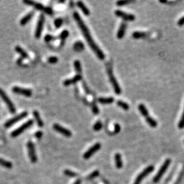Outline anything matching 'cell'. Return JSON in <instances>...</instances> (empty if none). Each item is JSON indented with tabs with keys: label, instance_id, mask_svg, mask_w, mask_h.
<instances>
[{
	"label": "cell",
	"instance_id": "e575fe53",
	"mask_svg": "<svg viewBox=\"0 0 184 184\" xmlns=\"http://www.w3.org/2000/svg\"><path fill=\"white\" fill-rule=\"evenodd\" d=\"M33 8H35L36 10H43L44 11V9H45V6L43 4H41V3H37L36 2L34 6H33Z\"/></svg>",
	"mask_w": 184,
	"mask_h": 184
},
{
	"label": "cell",
	"instance_id": "7402d4cb",
	"mask_svg": "<svg viewBox=\"0 0 184 184\" xmlns=\"http://www.w3.org/2000/svg\"><path fill=\"white\" fill-rule=\"evenodd\" d=\"M139 110L140 113H141V115L144 116V117H145V118L149 117V111H148L147 108L145 107V106L143 105V104H141V105H139Z\"/></svg>",
	"mask_w": 184,
	"mask_h": 184
},
{
	"label": "cell",
	"instance_id": "7bdbcfd3",
	"mask_svg": "<svg viewBox=\"0 0 184 184\" xmlns=\"http://www.w3.org/2000/svg\"><path fill=\"white\" fill-rule=\"evenodd\" d=\"M177 24H178V25H179V26H182L184 25V16L182 18H181L179 21H178Z\"/></svg>",
	"mask_w": 184,
	"mask_h": 184
},
{
	"label": "cell",
	"instance_id": "ab89813d",
	"mask_svg": "<svg viewBox=\"0 0 184 184\" xmlns=\"http://www.w3.org/2000/svg\"><path fill=\"white\" fill-rule=\"evenodd\" d=\"M44 12L48 14V15H52V14H53V10H52V9L49 7H45V9H44Z\"/></svg>",
	"mask_w": 184,
	"mask_h": 184
},
{
	"label": "cell",
	"instance_id": "1f68e13d",
	"mask_svg": "<svg viewBox=\"0 0 184 184\" xmlns=\"http://www.w3.org/2000/svg\"><path fill=\"white\" fill-rule=\"evenodd\" d=\"M178 128H179V129L184 128V110H183V114H182L181 119H180L179 123H178Z\"/></svg>",
	"mask_w": 184,
	"mask_h": 184
},
{
	"label": "cell",
	"instance_id": "484cf974",
	"mask_svg": "<svg viewBox=\"0 0 184 184\" xmlns=\"http://www.w3.org/2000/svg\"><path fill=\"white\" fill-rule=\"evenodd\" d=\"M146 121L147 122L148 124H149L151 128H155L158 125L157 121H155L153 118L149 117V116L146 118Z\"/></svg>",
	"mask_w": 184,
	"mask_h": 184
},
{
	"label": "cell",
	"instance_id": "9a60e30c",
	"mask_svg": "<svg viewBox=\"0 0 184 184\" xmlns=\"http://www.w3.org/2000/svg\"><path fill=\"white\" fill-rule=\"evenodd\" d=\"M126 27H127V24L124 23V22L121 24V25H120V27L117 31V36L118 38L121 39L124 36L125 30H126Z\"/></svg>",
	"mask_w": 184,
	"mask_h": 184
},
{
	"label": "cell",
	"instance_id": "ac0fdd59",
	"mask_svg": "<svg viewBox=\"0 0 184 184\" xmlns=\"http://www.w3.org/2000/svg\"><path fill=\"white\" fill-rule=\"evenodd\" d=\"M115 165L117 169H121L123 167V162L121 159V155L119 153H117L115 155Z\"/></svg>",
	"mask_w": 184,
	"mask_h": 184
},
{
	"label": "cell",
	"instance_id": "ffe728a7",
	"mask_svg": "<svg viewBox=\"0 0 184 184\" xmlns=\"http://www.w3.org/2000/svg\"><path fill=\"white\" fill-rule=\"evenodd\" d=\"M115 101V99L113 97L109 98H100L98 99V102L102 105H110Z\"/></svg>",
	"mask_w": 184,
	"mask_h": 184
},
{
	"label": "cell",
	"instance_id": "83f0119b",
	"mask_svg": "<svg viewBox=\"0 0 184 184\" xmlns=\"http://www.w3.org/2000/svg\"><path fill=\"white\" fill-rule=\"evenodd\" d=\"M74 66H75V69L77 72L79 74V75H81L82 69H81V62L79 61V60H76L74 63Z\"/></svg>",
	"mask_w": 184,
	"mask_h": 184
},
{
	"label": "cell",
	"instance_id": "8fae6325",
	"mask_svg": "<svg viewBox=\"0 0 184 184\" xmlns=\"http://www.w3.org/2000/svg\"><path fill=\"white\" fill-rule=\"evenodd\" d=\"M12 91H13L15 93H16V94L22 95L25 97H31V95H32V91H31V89L17 87V86L14 87L13 89H12Z\"/></svg>",
	"mask_w": 184,
	"mask_h": 184
},
{
	"label": "cell",
	"instance_id": "4316f807",
	"mask_svg": "<svg viewBox=\"0 0 184 184\" xmlns=\"http://www.w3.org/2000/svg\"><path fill=\"white\" fill-rule=\"evenodd\" d=\"M68 35H69V32H68V31H67V30H64V31H63L61 33V34H60L59 36V38L61 41V46L63 45L64 42L66 40L67 37L68 36Z\"/></svg>",
	"mask_w": 184,
	"mask_h": 184
},
{
	"label": "cell",
	"instance_id": "8992f818",
	"mask_svg": "<svg viewBox=\"0 0 184 184\" xmlns=\"http://www.w3.org/2000/svg\"><path fill=\"white\" fill-rule=\"evenodd\" d=\"M153 170H154V167L151 165L145 168V169L137 176L133 184H141L142 181H143L147 176L149 175L151 172H153Z\"/></svg>",
	"mask_w": 184,
	"mask_h": 184
},
{
	"label": "cell",
	"instance_id": "7a4b0ae2",
	"mask_svg": "<svg viewBox=\"0 0 184 184\" xmlns=\"http://www.w3.org/2000/svg\"><path fill=\"white\" fill-rule=\"evenodd\" d=\"M107 73H108V75H109L110 82H111V85H113L114 91H115L116 94L120 95L121 93V87H120L119 83H117V79H115V76H114L113 75V70H112L111 67L109 66H107Z\"/></svg>",
	"mask_w": 184,
	"mask_h": 184
},
{
	"label": "cell",
	"instance_id": "d590c367",
	"mask_svg": "<svg viewBox=\"0 0 184 184\" xmlns=\"http://www.w3.org/2000/svg\"><path fill=\"white\" fill-rule=\"evenodd\" d=\"M63 23V20L61 19H57L54 22V24H55V27L57 28H59L60 26H61Z\"/></svg>",
	"mask_w": 184,
	"mask_h": 184
},
{
	"label": "cell",
	"instance_id": "5bb4252c",
	"mask_svg": "<svg viewBox=\"0 0 184 184\" xmlns=\"http://www.w3.org/2000/svg\"><path fill=\"white\" fill-rule=\"evenodd\" d=\"M82 79V77L81 75H77L74 77L72 79H66L63 81V85L64 86H69L71 85H73V84L77 83V82H79V81H81Z\"/></svg>",
	"mask_w": 184,
	"mask_h": 184
},
{
	"label": "cell",
	"instance_id": "2e32d148",
	"mask_svg": "<svg viewBox=\"0 0 184 184\" xmlns=\"http://www.w3.org/2000/svg\"><path fill=\"white\" fill-rule=\"evenodd\" d=\"M34 15V12H31V13H28L27 15H25L23 19H21L20 21V25H25L31 19V18L33 17V16Z\"/></svg>",
	"mask_w": 184,
	"mask_h": 184
},
{
	"label": "cell",
	"instance_id": "7c38bea8",
	"mask_svg": "<svg viewBox=\"0 0 184 184\" xmlns=\"http://www.w3.org/2000/svg\"><path fill=\"white\" fill-rule=\"evenodd\" d=\"M115 15L117 16V17H119V18H121V19H123V20H125V21H135V16L134 15H132V14H128V13H124V12L121 11V10H116L115 12Z\"/></svg>",
	"mask_w": 184,
	"mask_h": 184
},
{
	"label": "cell",
	"instance_id": "f1b7e54d",
	"mask_svg": "<svg viewBox=\"0 0 184 184\" xmlns=\"http://www.w3.org/2000/svg\"><path fill=\"white\" fill-rule=\"evenodd\" d=\"M117 104L119 107L122 108V109H123V110H125V111H128V110H129V108H130L129 105H128V103L125 102H123L122 100H118Z\"/></svg>",
	"mask_w": 184,
	"mask_h": 184
},
{
	"label": "cell",
	"instance_id": "52a82bcc",
	"mask_svg": "<svg viewBox=\"0 0 184 184\" xmlns=\"http://www.w3.org/2000/svg\"><path fill=\"white\" fill-rule=\"evenodd\" d=\"M27 115H28L27 112L25 111V112H23V113H20L19 115L15 116V117H14L13 118H12V119H9L8 121H7L4 124L5 128H10V126H12V125H13L14 124H15V123H17V122H19V121H21V120L24 119V118H25L27 116Z\"/></svg>",
	"mask_w": 184,
	"mask_h": 184
},
{
	"label": "cell",
	"instance_id": "ee69618b",
	"mask_svg": "<svg viewBox=\"0 0 184 184\" xmlns=\"http://www.w3.org/2000/svg\"><path fill=\"white\" fill-rule=\"evenodd\" d=\"M93 112L95 114H97L99 113V109L98 108V107L95 105H93Z\"/></svg>",
	"mask_w": 184,
	"mask_h": 184
},
{
	"label": "cell",
	"instance_id": "9c48e42d",
	"mask_svg": "<svg viewBox=\"0 0 184 184\" xmlns=\"http://www.w3.org/2000/svg\"><path fill=\"white\" fill-rule=\"evenodd\" d=\"M45 17H44L43 15H40L38 21V23H37L36 28V31H35V37L37 39H39L41 36L44 23H45Z\"/></svg>",
	"mask_w": 184,
	"mask_h": 184
},
{
	"label": "cell",
	"instance_id": "30bf717a",
	"mask_svg": "<svg viewBox=\"0 0 184 184\" xmlns=\"http://www.w3.org/2000/svg\"><path fill=\"white\" fill-rule=\"evenodd\" d=\"M101 148V144L100 143H95L94 145H93L92 147H91L89 148V149L87 150V151L84 153L83 155V158L85 160H88L91 158L92 155H94L96 152L98 151V150L100 149Z\"/></svg>",
	"mask_w": 184,
	"mask_h": 184
},
{
	"label": "cell",
	"instance_id": "bcb514c9",
	"mask_svg": "<svg viewBox=\"0 0 184 184\" xmlns=\"http://www.w3.org/2000/svg\"><path fill=\"white\" fill-rule=\"evenodd\" d=\"M160 2L162 3H167V1H162V0H160Z\"/></svg>",
	"mask_w": 184,
	"mask_h": 184
},
{
	"label": "cell",
	"instance_id": "74e56055",
	"mask_svg": "<svg viewBox=\"0 0 184 184\" xmlns=\"http://www.w3.org/2000/svg\"><path fill=\"white\" fill-rule=\"evenodd\" d=\"M121 130V126L118 123H115L114 125V134H118Z\"/></svg>",
	"mask_w": 184,
	"mask_h": 184
},
{
	"label": "cell",
	"instance_id": "836d02e7",
	"mask_svg": "<svg viewBox=\"0 0 184 184\" xmlns=\"http://www.w3.org/2000/svg\"><path fill=\"white\" fill-rule=\"evenodd\" d=\"M99 174H100V172H99L98 171H93V173H91L89 176H88L87 179H93V178L98 177V176L99 175Z\"/></svg>",
	"mask_w": 184,
	"mask_h": 184
},
{
	"label": "cell",
	"instance_id": "44dd1931",
	"mask_svg": "<svg viewBox=\"0 0 184 184\" xmlns=\"http://www.w3.org/2000/svg\"><path fill=\"white\" fill-rule=\"evenodd\" d=\"M15 51L17 52L18 53H19L22 58H24V59H27V58H29V55H28V54L26 53V51L24 49H22L21 47H19V46H17V47H15Z\"/></svg>",
	"mask_w": 184,
	"mask_h": 184
},
{
	"label": "cell",
	"instance_id": "d6a6232c",
	"mask_svg": "<svg viewBox=\"0 0 184 184\" xmlns=\"http://www.w3.org/2000/svg\"><path fill=\"white\" fill-rule=\"evenodd\" d=\"M132 1L130 0H122V1H119L117 2V5L118 6H123L128 4V3H131Z\"/></svg>",
	"mask_w": 184,
	"mask_h": 184
},
{
	"label": "cell",
	"instance_id": "8d00e7d4",
	"mask_svg": "<svg viewBox=\"0 0 184 184\" xmlns=\"http://www.w3.org/2000/svg\"><path fill=\"white\" fill-rule=\"evenodd\" d=\"M58 61V58L57 57H51L48 59V62L50 63H56Z\"/></svg>",
	"mask_w": 184,
	"mask_h": 184
},
{
	"label": "cell",
	"instance_id": "e0dca14e",
	"mask_svg": "<svg viewBox=\"0 0 184 184\" xmlns=\"http://www.w3.org/2000/svg\"><path fill=\"white\" fill-rule=\"evenodd\" d=\"M77 6L81 10L84 15H85L87 16L89 15V14H90L89 10L85 4H84V3L83 2V1H78V2L77 3Z\"/></svg>",
	"mask_w": 184,
	"mask_h": 184
},
{
	"label": "cell",
	"instance_id": "d6986e66",
	"mask_svg": "<svg viewBox=\"0 0 184 184\" xmlns=\"http://www.w3.org/2000/svg\"><path fill=\"white\" fill-rule=\"evenodd\" d=\"M33 117H34L35 118V120L36 121V123L38 125L40 128H42L44 126V122L43 120H42L41 117H40V113L38 112L37 111H34L33 113Z\"/></svg>",
	"mask_w": 184,
	"mask_h": 184
},
{
	"label": "cell",
	"instance_id": "cb8c5ba5",
	"mask_svg": "<svg viewBox=\"0 0 184 184\" xmlns=\"http://www.w3.org/2000/svg\"><path fill=\"white\" fill-rule=\"evenodd\" d=\"M147 36V33L143 31H135L132 33V37L135 39H139V38H143Z\"/></svg>",
	"mask_w": 184,
	"mask_h": 184
},
{
	"label": "cell",
	"instance_id": "b9f144b4",
	"mask_svg": "<svg viewBox=\"0 0 184 184\" xmlns=\"http://www.w3.org/2000/svg\"><path fill=\"white\" fill-rule=\"evenodd\" d=\"M35 137H36V139H41V137H43V132L40 131H38L37 132L35 133Z\"/></svg>",
	"mask_w": 184,
	"mask_h": 184
},
{
	"label": "cell",
	"instance_id": "277c9868",
	"mask_svg": "<svg viewBox=\"0 0 184 184\" xmlns=\"http://www.w3.org/2000/svg\"><path fill=\"white\" fill-rule=\"evenodd\" d=\"M0 97H1V98L6 103V105H7L10 112L12 113H15L16 112V108L15 105H14L13 102L10 100V99L9 98V97L6 93V92L2 89H1V88H0Z\"/></svg>",
	"mask_w": 184,
	"mask_h": 184
},
{
	"label": "cell",
	"instance_id": "6da1fadb",
	"mask_svg": "<svg viewBox=\"0 0 184 184\" xmlns=\"http://www.w3.org/2000/svg\"><path fill=\"white\" fill-rule=\"evenodd\" d=\"M73 16L75 21H77L78 25H79L80 29L81 30L82 33H83L84 37H85L86 41H87V43L88 45H89V47H91L92 51L94 52V53L96 55L97 57H98L100 59L103 60L105 58V53H104L100 49V47L96 45V43H95L93 39L92 38L91 33H90L89 31V29H88L87 26L85 25V23H84L83 19H81V17H80L79 13L75 12V13H74Z\"/></svg>",
	"mask_w": 184,
	"mask_h": 184
},
{
	"label": "cell",
	"instance_id": "ba28073f",
	"mask_svg": "<svg viewBox=\"0 0 184 184\" xmlns=\"http://www.w3.org/2000/svg\"><path fill=\"white\" fill-rule=\"evenodd\" d=\"M27 147L28 149V153H29V158L32 163H36L37 162V155L36 153L35 146L31 141H29L27 143Z\"/></svg>",
	"mask_w": 184,
	"mask_h": 184
},
{
	"label": "cell",
	"instance_id": "f6af8a7d",
	"mask_svg": "<svg viewBox=\"0 0 184 184\" xmlns=\"http://www.w3.org/2000/svg\"><path fill=\"white\" fill-rule=\"evenodd\" d=\"M81 180L79 179H77L73 184H81Z\"/></svg>",
	"mask_w": 184,
	"mask_h": 184
},
{
	"label": "cell",
	"instance_id": "f35d334b",
	"mask_svg": "<svg viewBox=\"0 0 184 184\" xmlns=\"http://www.w3.org/2000/svg\"><path fill=\"white\" fill-rule=\"evenodd\" d=\"M23 3L27 6H30L33 7V6H34L36 2L33 1H30V0H24V1H23Z\"/></svg>",
	"mask_w": 184,
	"mask_h": 184
},
{
	"label": "cell",
	"instance_id": "4dcf8cb0",
	"mask_svg": "<svg viewBox=\"0 0 184 184\" xmlns=\"http://www.w3.org/2000/svg\"><path fill=\"white\" fill-rule=\"evenodd\" d=\"M102 123L100 121H97L95 123V124L93 125V130L95 131H100V130L102 128Z\"/></svg>",
	"mask_w": 184,
	"mask_h": 184
},
{
	"label": "cell",
	"instance_id": "60d3db41",
	"mask_svg": "<svg viewBox=\"0 0 184 184\" xmlns=\"http://www.w3.org/2000/svg\"><path fill=\"white\" fill-rule=\"evenodd\" d=\"M53 39H54V37L52 36H51V35H47V36H46L45 38V41L47 42V43H49V42L53 40Z\"/></svg>",
	"mask_w": 184,
	"mask_h": 184
},
{
	"label": "cell",
	"instance_id": "5b68a950",
	"mask_svg": "<svg viewBox=\"0 0 184 184\" xmlns=\"http://www.w3.org/2000/svg\"><path fill=\"white\" fill-rule=\"evenodd\" d=\"M33 121L32 119H29V121H26L25 123H24L23 125H21V126L18 128L17 129H16L14 130L13 132L11 133V137L13 138H15L18 137V136L21 135V133H23L25 130H27V128H29L33 125Z\"/></svg>",
	"mask_w": 184,
	"mask_h": 184
},
{
	"label": "cell",
	"instance_id": "f546056e",
	"mask_svg": "<svg viewBox=\"0 0 184 184\" xmlns=\"http://www.w3.org/2000/svg\"><path fill=\"white\" fill-rule=\"evenodd\" d=\"M63 173H64L65 175H66L68 176V177H75L78 175V174L77 173H75V172H74V171H70V170H68V169H66L65 171H63Z\"/></svg>",
	"mask_w": 184,
	"mask_h": 184
},
{
	"label": "cell",
	"instance_id": "603a6c76",
	"mask_svg": "<svg viewBox=\"0 0 184 184\" xmlns=\"http://www.w3.org/2000/svg\"><path fill=\"white\" fill-rule=\"evenodd\" d=\"M84 47H84V45L81 41H78L77 43H75V45H74V49H75V51L77 52H81L82 51H83Z\"/></svg>",
	"mask_w": 184,
	"mask_h": 184
},
{
	"label": "cell",
	"instance_id": "3957f363",
	"mask_svg": "<svg viewBox=\"0 0 184 184\" xmlns=\"http://www.w3.org/2000/svg\"><path fill=\"white\" fill-rule=\"evenodd\" d=\"M171 159L168 158L166 160L164 161V162L163 163V164L162 165V167H160V169L158 172L157 174L154 177V178H153V183H158V182L160 181V180L161 179V178L162 177L164 174L166 173V171H167V170L168 169V168H169L170 164H171Z\"/></svg>",
	"mask_w": 184,
	"mask_h": 184
},
{
	"label": "cell",
	"instance_id": "4fadbf2b",
	"mask_svg": "<svg viewBox=\"0 0 184 184\" xmlns=\"http://www.w3.org/2000/svg\"><path fill=\"white\" fill-rule=\"evenodd\" d=\"M53 128L55 131H57V132H59L60 134H61V135H63V136H65L66 137H72V135L71 131H70L69 130L61 126V125H60L59 124H57V123H55V124H53Z\"/></svg>",
	"mask_w": 184,
	"mask_h": 184
},
{
	"label": "cell",
	"instance_id": "d4e9b609",
	"mask_svg": "<svg viewBox=\"0 0 184 184\" xmlns=\"http://www.w3.org/2000/svg\"><path fill=\"white\" fill-rule=\"evenodd\" d=\"M0 165L2 167L6 168V169H11L13 167V164L10 162L5 160L2 158H0Z\"/></svg>",
	"mask_w": 184,
	"mask_h": 184
}]
</instances>
